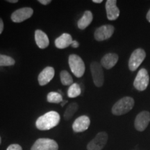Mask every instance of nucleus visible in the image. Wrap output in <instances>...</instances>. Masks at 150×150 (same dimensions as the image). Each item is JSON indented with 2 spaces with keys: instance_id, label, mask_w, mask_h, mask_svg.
Returning <instances> with one entry per match:
<instances>
[{
  "instance_id": "1",
  "label": "nucleus",
  "mask_w": 150,
  "mask_h": 150,
  "mask_svg": "<svg viewBox=\"0 0 150 150\" xmlns=\"http://www.w3.org/2000/svg\"><path fill=\"white\" fill-rule=\"evenodd\" d=\"M61 117L57 112L49 111L41 115L35 122L36 128L40 131H47L53 129L59 125Z\"/></svg>"
},
{
  "instance_id": "2",
  "label": "nucleus",
  "mask_w": 150,
  "mask_h": 150,
  "mask_svg": "<svg viewBox=\"0 0 150 150\" xmlns=\"http://www.w3.org/2000/svg\"><path fill=\"white\" fill-rule=\"evenodd\" d=\"M134 99L131 97H125L118 100L112 108V113L115 115L126 114L134 108Z\"/></svg>"
},
{
  "instance_id": "3",
  "label": "nucleus",
  "mask_w": 150,
  "mask_h": 150,
  "mask_svg": "<svg viewBox=\"0 0 150 150\" xmlns=\"http://www.w3.org/2000/svg\"><path fill=\"white\" fill-rule=\"evenodd\" d=\"M68 63L71 71L76 77L81 78L83 76L86 67L83 61L80 56L76 54H71L69 56Z\"/></svg>"
},
{
  "instance_id": "4",
  "label": "nucleus",
  "mask_w": 150,
  "mask_h": 150,
  "mask_svg": "<svg viewBox=\"0 0 150 150\" xmlns=\"http://www.w3.org/2000/svg\"><path fill=\"white\" fill-rule=\"evenodd\" d=\"M102 67V65L96 61L93 62L91 64V71L93 82L98 88L102 87L104 82V75Z\"/></svg>"
},
{
  "instance_id": "5",
  "label": "nucleus",
  "mask_w": 150,
  "mask_h": 150,
  "mask_svg": "<svg viewBox=\"0 0 150 150\" xmlns=\"http://www.w3.org/2000/svg\"><path fill=\"white\" fill-rule=\"evenodd\" d=\"M146 57L145 50L142 49H136L133 52L129 61V68L131 71H135L142 64Z\"/></svg>"
},
{
  "instance_id": "6",
  "label": "nucleus",
  "mask_w": 150,
  "mask_h": 150,
  "mask_svg": "<svg viewBox=\"0 0 150 150\" xmlns=\"http://www.w3.org/2000/svg\"><path fill=\"white\" fill-rule=\"evenodd\" d=\"M149 83V76L147 70L142 68L137 74L134 82V86L137 91H143L147 88Z\"/></svg>"
},
{
  "instance_id": "7",
  "label": "nucleus",
  "mask_w": 150,
  "mask_h": 150,
  "mask_svg": "<svg viewBox=\"0 0 150 150\" xmlns=\"http://www.w3.org/2000/svg\"><path fill=\"white\" fill-rule=\"evenodd\" d=\"M59 145L55 140L50 138H39L34 142L31 150H58Z\"/></svg>"
},
{
  "instance_id": "8",
  "label": "nucleus",
  "mask_w": 150,
  "mask_h": 150,
  "mask_svg": "<svg viewBox=\"0 0 150 150\" xmlns=\"http://www.w3.org/2000/svg\"><path fill=\"white\" fill-rule=\"evenodd\" d=\"M108 134L102 131L96 135L94 139L88 144V150H102L108 141Z\"/></svg>"
},
{
  "instance_id": "9",
  "label": "nucleus",
  "mask_w": 150,
  "mask_h": 150,
  "mask_svg": "<svg viewBox=\"0 0 150 150\" xmlns=\"http://www.w3.org/2000/svg\"><path fill=\"white\" fill-rule=\"evenodd\" d=\"M33 10L32 8L30 7H23L15 11L11 14V19L13 22L20 23L31 18L33 16Z\"/></svg>"
},
{
  "instance_id": "10",
  "label": "nucleus",
  "mask_w": 150,
  "mask_h": 150,
  "mask_svg": "<svg viewBox=\"0 0 150 150\" xmlns=\"http://www.w3.org/2000/svg\"><path fill=\"white\" fill-rule=\"evenodd\" d=\"M114 31H115V28L110 24L102 25L96 29L94 33V37L97 41L106 40L112 36Z\"/></svg>"
},
{
  "instance_id": "11",
  "label": "nucleus",
  "mask_w": 150,
  "mask_h": 150,
  "mask_svg": "<svg viewBox=\"0 0 150 150\" xmlns=\"http://www.w3.org/2000/svg\"><path fill=\"white\" fill-rule=\"evenodd\" d=\"M150 122V113L148 111H142L136 116L134 122L135 128L138 131H143Z\"/></svg>"
},
{
  "instance_id": "12",
  "label": "nucleus",
  "mask_w": 150,
  "mask_h": 150,
  "mask_svg": "<svg viewBox=\"0 0 150 150\" xmlns=\"http://www.w3.org/2000/svg\"><path fill=\"white\" fill-rule=\"evenodd\" d=\"M90 125V118L87 115H81L74 120L72 125V129L75 133L83 132L88 129Z\"/></svg>"
},
{
  "instance_id": "13",
  "label": "nucleus",
  "mask_w": 150,
  "mask_h": 150,
  "mask_svg": "<svg viewBox=\"0 0 150 150\" xmlns=\"http://www.w3.org/2000/svg\"><path fill=\"white\" fill-rule=\"evenodd\" d=\"M54 74H55V71L52 67H47L43 69L38 75V83L40 86H43L50 83L54 78Z\"/></svg>"
},
{
  "instance_id": "14",
  "label": "nucleus",
  "mask_w": 150,
  "mask_h": 150,
  "mask_svg": "<svg viewBox=\"0 0 150 150\" xmlns=\"http://www.w3.org/2000/svg\"><path fill=\"white\" fill-rule=\"evenodd\" d=\"M107 18L109 20H115L120 16V10L117 6L116 0H108L106 2Z\"/></svg>"
},
{
  "instance_id": "15",
  "label": "nucleus",
  "mask_w": 150,
  "mask_h": 150,
  "mask_svg": "<svg viewBox=\"0 0 150 150\" xmlns=\"http://www.w3.org/2000/svg\"><path fill=\"white\" fill-rule=\"evenodd\" d=\"M118 55L114 53H108L103 56L101 60V63L102 67H104L106 70H109L113 67L118 61Z\"/></svg>"
},
{
  "instance_id": "16",
  "label": "nucleus",
  "mask_w": 150,
  "mask_h": 150,
  "mask_svg": "<svg viewBox=\"0 0 150 150\" xmlns=\"http://www.w3.org/2000/svg\"><path fill=\"white\" fill-rule=\"evenodd\" d=\"M35 40L37 46L40 49H45L50 45L48 36L44 31L37 29L35 31Z\"/></svg>"
},
{
  "instance_id": "17",
  "label": "nucleus",
  "mask_w": 150,
  "mask_h": 150,
  "mask_svg": "<svg viewBox=\"0 0 150 150\" xmlns=\"http://www.w3.org/2000/svg\"><path fill=\"white\" fill-rule=\"evenodd\" d=\"M72 38L69 33H63L55 40V45L58 49H65L71 45Z\"/></svg>"
},
{
  "instance_id": "18",
  "label": "nucleus",
  "mask_w": 150,
  "mask_h": 150,
  "mask_svg": "<svg viewBox=\"0 0 150 150\" xmlns=\"http://www.w3.org/2000/svg\"><path fill=\"white\" fill-rule=\"evenodd\" d=\"M93 20V16L91 11H86L84 12L83 16L77 22L78 28L79 29L83 30L87 28L91 24Z\"/></svg>"
},
{
  "instance_id": "19",
  "label": "nucleus",
  "mask_w": 150,
  "mask_h": 150,
  "mask_svg": "<svg viewBox=\"0 0 150 150\" xmlns=\"http://www.w3.org/2000/svg\"><path fill=\"white\" fill-rule=\"evenodd\" d=\"M79 108V105L76 102H72L68 105L66 110L64 112V115H63V117H64L65 120H69L71 118L73 117V115H74V113L77 111Z\"/></svg>"
},
{
  "instance_id": "20",
  "label": "nucleus",
  "mask_w": 150,
  "mask_h": 150,
  "mask_svg": "<svg viewBox=\"0 0 150 150\" xmlns=\"http://www.w3.org/2000/svg\"><path fill=\"white\" fill-rule=\"evenodd\" d=\"M81 94V88L79 83H74L67 90V96L70 98H75L79 96Z\"/></svg>"
},
{
  "instance_id": "21",
  "label": "nucleus",
  "mask_w": 150,
  "mask_h": 150,
  "mask_svg": "<svg viewBox=\"0 0 150 150\" xmlns=\"http://www.w3.org/2000/svg\"><path fill=\"white\" fill-rule=\"evenodd\" d=\"M47 100L50 103H54V104H59L63 101V96L60 93L57 92H50L48 93L47 97Z\"/></svg>"
},
{
  "instance_id": "22",
  "label": "nucleus",
  "mask_w": 150,
  "mask_h": 150,
  "mask_svg": "<svg viewBox=\"0 0 150 150\" xmlns=\"http://www.w3.org/2000/svg\"><path fill=\"white\" fill-rule=\"evenodd\" d=\"M60 77H61V81L63 85L64 86H71L73 84V79L72 76L67 71L62 70L60 73Z\"/></svg>"
},
{
  "instance_id": "23",
  "label": "nucleus",
  "mask_w": 150,
  "mask_h": 150,
  "mask_svg": "<svg viewBox=\"0 0 150 150\" xmlns=\"http://www.w3.org/2000/svg\"><path fill=\"white\" fill-rule=\"evenodd\" d=\"M16 61L11 56L0 54V66H13Z\"/></svg>"
},
{
  "instance_id": "24",
  "label": "nucleus",
  "mask_w": 150,
  "mask_h": 150,
  "mask_svg": "<svg viewBox=\"0 0 150 150\" xmlns=\"http://www.w3.org/2000/svg\"><path fill=\"white\" fill-rule=\"evenodd\" d=\"M6 150H22V148L18 144H12L7 147Z\"/></svg>"
},
{
  "instance_id": "25",
  "label": "nucleus",
  "mask_w": 150,
  "mask_h": 150,
  "mask_svg": "<svg viewBox=\"0 0 150 150\" xmlns=\"http://www.w3.org/2000/svg\"><path fill=\"white\" fill-rule=\"evenodd\" d=\"M38 1L39 3H40L41 4L45 5V6L50 4L52 2L51 0H38Z\"/></svg>"
},
{
  "instance_id": "26",
  "label": "nucleus",
  "mask_w": 150,
  "mask_h": 150,
  "mask_svg": "<svg viewBox=\"0 0 150 150\" xmlns=\"http://www.w3.org/2000/svg\"><path fill=\"white\" fill-rule=\"evenodd\" d=\"M4 28V25L3 20L0 18V34H1V33L3 32Z\"/></svg>"
},
{
  "instance_id": "27",
  "label": "nucleus",
  "mask_w": 150,
  "mask_h": 150,
  "mask_svg": "<svg viewBox=\"0 0 150 150\" xmlns=\"http://www.w3.org/2000/svg\"><path fill=\"white\" fill-rule=\"evenodd\" d=\"M71 46H72L73 48H77L79 46V42H77V41L73 40L72 44H71Z\"/></svg>"
},
{
  "instance_id": "28",
  "label": "nucleus",
  "mask_w": 150,
  "mask_h": 150,
  "mask_svg": "<svg viewBox=\"0 0 150 150\" xmlns=\"http://www.w3.org/2000/svg\"><path fill=\"white\" fill-rule=\"evenodd\" d=\"M7 2L11 4H16L18 2V0H6Z\"/></svg>"
},
{
  "instance_id": "29",
  "label": "nucleus",
  "mask_w": 150,
  "mask_h": 150,
  "mask_svg": "<svg viewBox=\"0 0 150 150\" xmlns=\"http://www.w3.org/2000/svg\"><path fill=\"white\" fill-rule=\"evenodd\" d=\"M147 20H148V22H150V9L149 10V11L147 12Z\"/></svg>"
},
{
  "instance_id": "30",
  "label": "nucleus",
  "mask_w": 150,
  "mask_h": 150,
  "mask_svg": "<svg viewBox=\"0 0 150 150\" xmlns=\"http://www.w3.org/2000/svg\"><path fill=\"white\" fill-rule=\"evenodd\" d=\"M102 0H93V2L94 3H96V4H101L102 3Z\"/></svg>"
},
{
  "instance_id": "31",
  "label": "nucleus",
  "mask_w": 150,
  "mask_h": 150,
  "mask_svg": "<svg viewBox=\"0 0 150 150\" xmlns=\"http://www.w3.org/2000/svg\"><path fill=\"white\" fill-rule=\"evenodd\" d=\"M67 102V100L63 101V102H62V103H61V106H63L65 104H66Z\"/></svg>"
},
{
  "instance_id": "32",
  "label": "nucleus",
  "mask_w": 150,
  "mask_h": 150,
  "mask_svg": "<svg viewBox=\"0 0 150 150\" xmlns=\"http://www.w3.org/2000/svg\"><path fill=\"white\" fill-rule=\"evenodd\" d=\"M1 136H0V145H1Z\"/></svg>"
}]
</instances>
